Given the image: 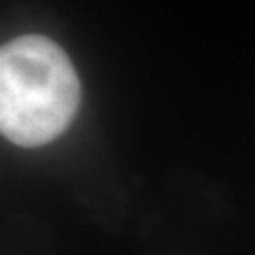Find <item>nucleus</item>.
<instances>
[{
	"mask_svg": "<svg viewBox=\"0 0 255 255\" xmlns=\"http://www.w3.org/2000/svg\"><path fill=\"white\" fill-rule=\"evenodd\" d=\"M79 79L68 55L45 36L26 34L0 51V130L19 147L58 138L79 109Z\"/></svg>",
	"mask_w": 255,
	"mask_h": 255,
	"instance_id": "f257e3e1",
	"label": "nucleus"
}]
</instances>
